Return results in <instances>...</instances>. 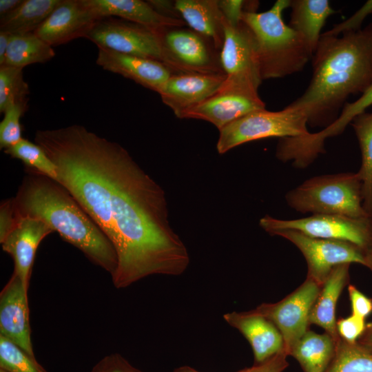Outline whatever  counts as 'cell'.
Returning <instances> with one entry per match:
<instances>
[{
    "label": "cell",
    "mask_w": 372,
    "mask_h": 372,
    "mask_svg": "<svg viewBox=\"0 0 372 372\" xmlns=\"http://www.w3.org/2000/svg\"><path fill=\"white\" fill-rule=\"evenodd\" d=\"M34 142L114 246L116 288L185 271L189 256L170 225L165 192L123 147L76 124L37 130Z\"/></svg>",
    "instance_id": "1"
},
{
    "label": "cell",
    "mask_w": 372,
    "mask_h": 372,
    "mask_svg": "<svg viewBox=\"0 0 372 372\" xmlns=\"http://www.w3.org/2000/svg\"><path fill=\"white\" fill-rule=\"evenodd\" d=\"M312 69L309 86L287 106L303 110L309 126L327 127L350 95L362 94L372 84V23L340 37L322 33Z\"/></svg>",
    "instance_id": "2"
},
{
    "label": "cell",
    "mask_w": 372,
    "mask_h": 372,
    "mask_svg": "<svg viewBox=\"0 0 372 372\" xmlns=\"http://www.w3.org/2000/svg\"><path fill=\"white\" fill-rule=\"evenodd\" d=\"M12 199L18 216L42 220L65 241L82 251L90 262L111 276L114 273L118 259L112 242L59 181L27 169Z\"/></svg>",
    "instance_id": "3"
},
{
    "label": "cell",
    "mask_w": 372,
    "mask_h": 372,
    "mask_svg": "<svg viewBox=\"0 0 372 372\" xmlns=\"http://www.w3.org/2000/svg\"><path fill=\"white\" fill-rule=\"evenodd\" d=\"M291 0H278L265 12H245L241 21L252 31L257 46L262 81L302 71L313 52L303 36L284 22Z\"/></svg>",
    "instance_id": "4"
},
{
    "label": "cell",
    "mask_w": 372,
    "mask_h": 372,
    "mask_svg": "<svg viewBox=\"0 0 372 372\" xmlns=\"http://www.w3.org/2000/svg\"><path fill=\"white\" fill-rule=\"evenodd\" d=\"M285 198L291 208L303 214L369 216L363 207L358 173L313 177L288 192Z\"/></svg>",
    "instance_id": "5"
},
{
    "label": "cell",
    "mask_w": 372,
    "mask_h": 372,
    "mask_svg": "<svg viewBox=\"0 0 372 372\" xmlns=\"http://www.w3.org/2000/svg\"><path fill=\"white\" fill-rule=\"evenodd\" d=\"M307 125V115L300 109L286 106L276 112L254 111L219 130L217 152L223 154L243 143L266 138L306 136L310 133Z\"/></svg>",
    "instance_id": "6"
},
{
    "label": "cell",
    "mask_w": 372,
    "mask_h": 372,
    "mask_svg": "<svg viewBox=\"0 0 372 372\" xmlns=\"http://www.w3.org/2000/svg\"><path fill=\"white\" fill-rule=\"evenodd\" d=\"M260 226L273 235L282 230H295L311 237L352 243L372 256V217H351L336 214H316L293 220L265 216Z\"/></svg>",
    "instance_id": "7"
},
{
    "label": "cell",
    "mask_w": 372,
    "mask_h": 372,
    "mask_svg": "<svg viewBox=\"0 0 372 372\" xmlns=\"http://www.w3.org/2000/svg\"><path fill=\"white\" fill-rule=\"evenodd\" d=\"M158 34L166 65L174 74H224L218 50L198 32L183 27H167L158 30Z\"/></svg>",
    "instance_id": "8"
},
{
    "label": "cell",
    "mask_w": 372,
    "mask_h": 372,
    "mask_svg": "<svg viewBox=\"0 0 372 372\" xmlns=\"http://www.w3.org/2000/svg\"><path fill=\"white\" fill-rule=\"evenodd\" d=\"M85 38L98 48L155 60L167 66L158 30L150 28L116 17H104L94 23Z\"/></svg>",
    "instance_id": "9"
},
{
    "label": "cell",
    "mask_w": 372,
    "mask_h": 372,
    "mask_svg": "<svg viewBox=\"0 0 372 372\" xmlns=\"http://www.w3.org/2000/svg\"><path fill=\"white\" fill-rule=\"evenodd\" d=\"M273 235L287 239L298 248L307 262V278L320 287L335 267L359 263L368 267L372 260V256L350 242L311 237L295 230H282Z\"/></svg>",
    "instance_id": "10"
},
{
    "label": "cell",
    "mask_w": 372,
    "mask_h": 372,
    "mask_svg": "<svg viewBox=\"0 0 372 372\" xmlns=\"http://www.w3.org/2000/svg\"><path fill=\"white\" fill-rule=\"evenodd\" d=\"M320 286L307 278L296 289L279 302L262 303L252 309L270 320L280 332L287 356L309 329V314Z\"/></svg>",
    "instance_id": "11"
},
{
    "label": "cell",
    "mask_w": 372,
    "mask_h": 372,
    "mask_svg": "<svg viewBox=\"0 0 372 372\" xmlns=\"http://www.w3.org/2000/svg\"><path fill=\"white\" fill-rule=\"evenodd\" d=\"M258 90L251 85L223 82L215 94L178 118L203 120L220 130L251 112L265 109Z\"/></svg>",
    "instance_id": "12"
},
{
    "label": "cell",
    "mask_w": 372,
    "mask_h": 372,
    "mask_svg": "<svg viewBox=\"0 0 372 372\" xmlns=\"http://www.w3.org/2000/svg\"><path fill=\"white\" fill-rule=\"evenodd\" d=\"M225 83L244 84L258 89L262 83L256 42L249 27L225 22L224 41L219 53Z\"/></svg>",
    "instance_id": "13"
},
{
    "label": "cell",
    "mask_w": 372,
    "mask_h": 372,
    "mask_svg": "<svg viewBox=\"0 0 372 372\" xmlns=\"http://www.w3.org/2000/svg\"><path fill=\"white\" fill-rule=\"evenodd\" d=\"M28 286L12 274L0 293V335L35 358L30 324Z\"/></svg>",
    "instance_id": "14"
},
{
    "label": "cell",
    "mask_w": 372,
    "mask_h": 372,
    "mask_svg": "<svg viewBox=\"0 0 372 372\" xmlns=\"http://www.w3.org/2000/svg\"><path fill=\"white\" fill-rule=\"evenodd\" d=\"M99 19L83 0H61L34 33L54 47L85 37Z\"/></svg>",
    "instance_id": "15"
},
{
    "label": "cell",
    "mask_w": 372,
    "mask_h": 372,
    "mask_svg": "<svg viewBox=\"0 0 372 372\" xmlns=\"http://www.w3.org/2000/svg\"><path fill=\"white\" fill-rule=\"evenodd\" d=\"M225 77L224 74H174L158 94L163 103L178 117L215 94Z\"/></svg>",
    "instance_id": "16"
},
{
    "label": "cell",
    "mask_w": 372,
    "mask_h": 372,
    "mask_svg": "<svg viewBox=\"0 0 372 372\" xmlns=\"http://www.w3.org/2000/svg\"><path fill=\"white\" fill-rule=\"evenodd\" d=\"M19 218L15 227L0 242L2 249L13 260V273L29 287L37 248L41 242L54 231L41 220Z\"/></svg>",
    "instance_id": "17"
},
{
    "label": "cell",
    "mask_w": 372,
    "mask_h": 372,
    "mask_svg": "<svg viewBox=\"0 0 372 372\" xmlns=\"http://www.w3.org/2000/svg\"><path fill=\"white\" fill-rule=\"evenodd\" d=\"M96 63L103 70L120 74L157 93L174 73L163 63L98 48Z\"/></svg>",
    "instance_id": "18"
},
{
    "label": "cell",
    "mask_w": 372,
    "mask_h": 372,
    "mask_svg": "<svg viewBox=\"0 0 372 372\" xmlns=\"http://www.w3.org/2000/svg\"><path fill=\"white\" fill-rule=\"evenodd\" d=\"M372 105V84L353 103H346L338 118L324 130L306 136L293 137L289 141V149L300 164L308 166L317 156L325 152L324 141L342 133L347 125L358 115Z\"/></svg>",
    "instance_id": "19"
},
{
    "label": "cell",
    "mask_w": 372,
    "mask_h": 372,
    "mask_svg": "<svg viewBox=\"0 0 372 372\" xmlns=\"http://www.w3.org/2000/svg\"><path fill=\"white\" fill-rule=\"evenodd\" d=\"M223 318L249 342L254 353V364L284 351V340L280 332L266 317L251 310L227 313L224 314Z\"/></svg>",
    "instance_id": "20"
},
{
    "label": "cell",
    "mask_w": 372,
    "mask_h": 372,
    "mask_svg": "<svg viewBox=\"0 0 372 372\" xmlns=\"http://www.w3.org/2000/svg\"><path fill=\"white\" fill-rule=\"evenodd\" d=\"M101 19L116 17L158 30L167 27H183V19L163 16L147 2L141 0H83Z\"/></svg>",
    "instance_id": "21"
},
{
    "label": "cell",
    "mask_w": 372,
    "mask_h": 372,
    "mask_svg": "<svg viewBox=\"0 0 372 372\" xmlns=\"http://www.w3.org/2000/svg\"><path fill=\"white\" fill-rule=\"evenodd\" d=\"M174 4L185 24L209 39L220 51L225 19L218 0H176Z\"/></svg>",
    "instance_id": "22"
},
{
    "label": "cell",
    "mask_w": 372,
    "mask_h": 372,
    "mask_svg": "<svg viewBox=\"0 0 372 372\" xmlns=\"http://www.w3.org/2000/svg\"><path fill=\"white\" fill-rule=\"evenodd\" d=\"M350 264L335 267L325 282L321 285L309 314V323L324 329L338 341L339 336L336 329V306L338 298L349 280Z\"/></svg>",
    "instance_id": "23"
},
{
    "label": "cell",
    "mask_w": 372,
    "mask_h": 372,
    "mask_svg": "<svg viewBox=\"0 0 372 372\" xmlns=\"http://www.w3.org/2000/svg\"><path fill=\"white\" fill-rule=\"evenodd\" d=\"M289 25L301 34L308 43L313 55L327 19L338 12L328 0H291Z\"/></svg>",
    "instance_id": "24"
},
{
    "label": "cell",
    "mask_w": 372,
    "mask_h": 372,
    "mask_svg": "<svg viewBox=\"0 0 372 372\" xmlns=\"http://www.w3.org/2000/svg\"><path fill=\"white\" fill-rule=\"evenodd\" d=\"M336 340L327 333L309 329L289 353L303 372H327L335 354Z\"/></svg>",
    "instance_id": "25"
},
{
    "label": "cell",
    "mask_w": 372,
    "mask_h": 372,
    "mask_svg": "<svg viewBox=\"0 0 372 372\" xmlns=\"http://www.w3.org/2000/svg\"><path fill=\"white\" fill-rule=\"evenodd\" d=\"M61 0H23L13 12L0 19V31L10 34L34 32Z\"/></svg>",
    "instance_id": "26"
},
{
    "label": "cell",
    "mask_w": 372,
    "mask_h": 372,
    "mask_svg": "<svg viewBox=\"0 0 372 372\" xmlns=\"http://www.w3.org/2000/svg\"><path fill=\"white\" fill-rule=\"evenodd\" d=\"M54 56L53 47L34 32L11 34L4 65L23 69L29 65L46 63Z\"/></svg>",
    "instance_id": "27"
},
{
    "label": "cell",
    "mask_w": 372,
    "mask_h": 372,
    "mask_svg": "<svg viewBox=\"0 0 372 372\" xmlns=\"http://www.w3.org/2000/svg\"><path fill=\"white\" fill-rule=\"evenodd\" d=\"M351 124L362 154V165L357 173L362 182L363 207L372 217V112H364L358 115Z\"/></svg>",
    "instance_id": "28"
},
{
    "label": "cell",
    "mask_w": 372,
    "mask_h": 372,
    "mask_svg": "<svg viewBox=\"0 0 372 372\" xmlns=\"http://www.w3.org/2000/svg\"><path fill=\"white\" fill-rule=\"evenodd\" d=\"M327 372H372V351L358 342L340 338Z\"/></svg>",
    "instance_id": "29"
},
{
    "label": "cell",
    "mask_w": 372,
    "mask_h": 372,
    "mask_svg": "<svg viewBox=\"0 0 372 372\" xmlns=\"http://www.w3.org/2000/svg\"><path fill=\"white\" fill-rule=\"evenodd\" d=\"M12 158L21 160L27 169L58 181L57 167L45 151L36 143L22 138L3 150Z\"/></svg>",
    "instance_id": "30"
},
{
    "label": "cell",
    "mask_w": 372,
    "mask_h": 372,
    "mask_svg": "<svg viewBox=\"0 0 372 372\" xmlns=\"http://www.w3.org/2000/svg\"><path fill=\"white\" fill-rule=\"evenodd\" d=\"M30 90L23 75V69L10 65L0 66V112L12 105L28 102Z\"/></svg>",
    "instance_id": "31"
},
{
    "label": "cell",
    "mask_w": 372,
    "mask_h": 372,
    "mask_svg": "<svg viewBox=\"0 0 372 372\" xmlns=\"http://www.w3.org/2000/svg\"><path fill=\"white\" fill-rule=\"evenodd\" d=\"M0 369L7 372H48L35 358L1 335Z\"/></svg>",
    "instance_id": "32"
},
{
    "label": "cell",
    "mask_w": 372,
    "mask_h": 372,
    "mask_svg": "<svg viewBox=\"0 0 372 372\" xmlns=\"http://www.w3.org/2000/svg\"><path fill=\"white\" fill-rule=\"evenodd\" d=\"M28 102L16 103L4 112L3 120L0 123V148H8L22 138V128L20 123L21 116L25 112Z\"/></svg>",
    "instance_id": "33"
},
{
    "label": "cell",
    "mask_w": 372,
    "mask_h": 372,
    "mask_svg": "<svg viewBox=\"0 0 372 372\" xmlns=\"http://www.w3.org/2000/svg\"><path fill=\"white\" fill-rule=\"evenodd\" d=\"M219 8L227 23L231 25L239 24L245 12H256L258 2L242 0L218 1Z\"/></svg>",
    "instance_id": "34"
},
{
    "label": "cell",
    "mask_w": 372,
    "mask_h": 372,
    "mask_svg": "<svg viewBox=\"0 0 372 372\" xmlns=\"http://www.w3.org/2000/svg\"><path fill=\"white\" fill-rule=\"evenodd\" d=\"M365 318L351 314L341 318L336 322V329L339 336L344 340L356 342L366 329Z\"/></svg>",
    "instance_id": "35"
},
{
    "label": "cell",
    "mask_w": 372,
    "mask_h": 372,
    "mask_svg": "<svg viewBox=\"0 0 372 372\" xmlns=\"http://www.w3.org/2000/svg\"><path fill=\"white\" fill-rule=\"evenodd\" d=\"M371 13L372 0H369L348 19L334 25L331 30L324 33L329 35L340 36L345 32L360 30L364 19Z\"/></svg>",
    "instance_id": "36"
},
{
    "label": "cell",
    "mask_w": 372,
    "mask_h": 372,
    "mask_svg": "<svg viewBox=\"0 0 372 372\" xmlns=\"http://www.w3.org/2000/svg\"><path fill=\"white\" fill-rule=\"evenodd\" d=\"M90 372H143L132 365L121 354L114 353L100 360Z\"/></svg>",
    "instance_id": "37"
},
{
    "label": "cell",
    "mask_w": 372,
    "mask_h": 372,
    "mask_svg": "<svg viewBox=\"0 0 372 372\" xmlns=\"http://www.w3.org/2000/svg\"><path fill=\"white\" fill-rule=\"evenodd\" d=\"M12 199L3 200L0 206V241L12 231L19 220Z\"/></svg>",
    "instance_id": "38"
},
{
    "label": "cell",
    "mask_w": 372,
    "mask_h": 372,
    "mask_svg": "<svg viewBox=\"0 0 372 372\" xmlns=\"http://www.w3.org/2000/svg\"><path fill=\"white\" fill-rule=\"evenodd\" d=\"M351 314L365 318L372 311V300L361 293L354 285L348 287Z\"/></svg>",
    "instance_id": "39"
},
{
    "label": "cell",
    "mask_w": 372,
    "mask_h": 372,
    "mask_svg": "<svg viewBox=\"0 0 372 372\" xmlns=\"http://www.w3.org/2000/svg\"><path fill=\"white\" fill-rule=\"evenodd\" d=\"M287 355L282 351L267 360L247 368V372H283L289 366Z\"/></svg>",
    "instance_id": "40"
},
{
    "label": "cell",
    "mask_w": 372,
    "mask_h": 372,
    "mask_svg": "<svg viewBox=\"0 0 372 372\" xmlns=\"http://www.w3.org/2000/svg\"><path fill=\"white\" fill-rule=\"evenodd\" d=\"M147 2L159 14L170 18L182 19L175 8L174 2L160 0H150Z\"/></svg>",
    "instance_id": "41"
},
{
    "label": "cell",
    "mask_w": 372,
    "mask_h": 372,
    "mask_svg": "<svg viewBox=\"0 0 372 372\" xmlns=\"http://www.w3.org/2000/svg\"><path fill=\"white\" fill-rule=\"evenodd\" d=\"M23 0H0V19L5 17L17 8Z\"/></svg>",
    "instance_id": "42"
},
{
    "label": "cell",
    "mask_w": 372,
    "mask_h": 372,
    "mask_svg": "<svg viewBox=\"0 0 372 372\" xmlns=\"http://www.w3.org/2000/svg\"><path fill=\"white\" fill-rule=\"evenodd\" d=\"M11 34L0 31V66L4 65Z\"/></svg>",
    "instance_id": "43"
},
{
    "label": "cell",
    "mask_w": 372,
    "mask_h": 372,
    "mask_svg": "<svg viewBox=\"0 0 372 372\" xmlns=\"http://www.w3.org/2000/svg\"><path fill=\"white\" fill-rule=\"evenodd\" d=\"M357 342L372 351V322L366 324L364 333Z\"/></svg>",
    "instance_id": "44"
},
{
    "label": "cell",
    "mask_w": 372,
    "mask_h": 372,
    "mask_svg": "<svg viewBox=\"0 0 372 372\" xmlns=\"http://www.w3.org/2000/svg\"><path fill=\"white\" fill-rule=\"evenodd\" d=\"M247 368H245L237 372H247ZM173 372H200V371L189 366H182L174 369Z\"/></svg>",
    "instance_id": "45"
},
{
    "label": "cell",
    "mask_w": 372,
    "mask_h": 372,
    "mask_svg": "<svg viewBox=\"0 0 372 372\" xmlns=\"http://www.w3.org/2000/svg\"><path fill=\"white\" fill-rule=\"evenodd\" d=\"M368 268H369L372 271V260H371Z\"/></svg>",
    "instance_id": "46"
},
{
    "label": "cell",
    "mask_w": 372,
    "mask_h": 372,
    "mask_svg": "<svg viewBox=\"0 0 372 372\" xmlns=\"http://www.w3.org/2000/svg\"><path fill=\"white\" fill-rule=\"evenodd\" d=\"M0 372H7V371L0 369Z\"/></svg>",
    "instance_id": "47"
}]
</instances>
